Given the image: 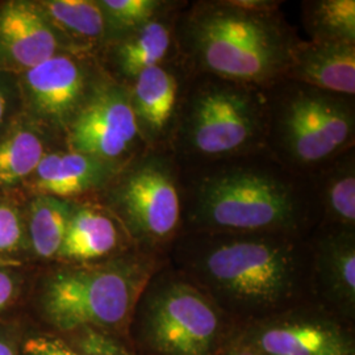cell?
Masks as SVG:
<instances>
[{
	"instance_id": "obj_11",
	"label": "cell",
	"mask_w": 355,
	"mask_h": 355,
	"mask_svg": "<svg viewBox=\"0 0 355 355\" xmlns=\"http://www.w3.org/2000/svg\"><path fill=\"white\" fill-rule=\"evenodd\" d=\"M262 355H354L350 324L316 303L302 305L237 331Z\"/></svg>"
},
{
	"instance_id": "obj_10",
	"label": "cell",
	"mask_w": 355,
	"mask_h": 355,
	"mask_svg": "<svg viewBox=\"0 0 355 355\" xmlns=\"http://www.w3.org/2000/svg\"><path fill=\"white\" fill-rule=\"evenodd\" d=\"M64 146L112 165H127L148 146L141 136L127 86L105 73L62 137Z\"/></svg>"
},
{
	"instance_id": "obj_19",
	"label": "cell",
	"mask_w": 355,
	"mask_h": 355,
	"mask_svg": "<svg viewBox=\"0 0 355 355\" xmlns=\"http://www.w3.org/2000/svg\"><path fill=\"white\" fill-rule=\"evenodd\" d=\"M53 135L20 111L0 133V196L23 190L44 155Z\"/></svg>"
},
{
	"instance_id": "obj_9",
	"label": "cell",
	"mask_w": 355,
	"mask_h": 355,
	"mask_svg": "<svg viewBox=\"0 0 355 355\" xmlns=\"http://www.w3.org/2000/svg\"><path fill=\"white\" fill-rule=\"evenodd\" d=\"M103 74L98 57L61 51L15 76L21 111L53 136L64 137Z\"/></svg>"
},
{
	"instance_id": "obj_24",
	"label": "cell",
	"mask_w": 355,
	"mask_h": 355,
	"mask_svg": "<svg viewBox=\"0 0 355 355\" xmlns=\"http://www.w3.org/2000/svg\"><path fill=\"white\" fill-rule=\"evenodd\" d=\"M108 28V42L150 23L182 4L179 0H98Z\"/></svg>"
},
{
	"instance_id": "obj_8",
	"label": "cell",
	"mask_w": 355,
	"mask_h": 355,
	"mask_svg": "<svg viewBox=\"0 0 355 355\" xmlns=\"http://www.w3.org/2000/svg\"><path fill=\"white\" fill-rule=\"evenodd\" d=\"M95 200L120 221L144 253L165 257L183 229L180 166L167 148H146Z\"/></svg>"
},
{
	"instance_id": "obj_4",
	"label": "cell",
	"mask_w": 355,
	"mask_h": 355,
	"mask_svg": "<svg viewBox=\"0 0 355 355\" xmlns=\"http://www.w3.org/2000/svg\"><path fill=\"white\" fill-rule=\"evenodd\" d=\"M165 259L135 249L96 263L48 265L31 290L35 318L58 336L92 328L128 341L141 292Z\"/></svg>"
},
{
	"instance_id": "obj_23",
	"label": "cell",
	"mask_w": 355,
	"mask_h": 355,
	"mask_svg": "<svg viewBox=\"0 0 355 355\" xmlns=\"http://www.w3.org/2000/svg\"><path fill=\"white\" fill-rule=\"evenodd\" d=\"M300 8L309 40L355 44L354 0H304Z\"/></svg>"
},
{
	"instance_id": "obj_22",
	"label": "cell",
	"mask_w": 355,
	"mask_h": 355,
	"mask_svg": "<svg viewBox=\"0 0 355 355\" xmlns=\"http://www.w3.org/2000/svg\"><path fill=\"white\" fill-rule=\"evenodd\" d=\"M74 202L53 196H31L26 207L28 253L35 261L48 266L57 261L66 230L73 214Z\"/></svg>"
},
{
	"instance_id": "obj_13",
	"label": "cell",
	"mask_w": 355,
	"mask_h": 355,
	"mask_svg": "<svg viewBox=\"0 0 355 355\" xmlns=\"http://www.w3.org/2000/svg\"><path fill=\"white\" fill-rule=\"evenodd\" d=\"M61 51L69 49L37 1L0 3V76H21Z\"/></svg>"
},
{
	"instance_id": "obj_20",
	"label": "cell",
	"mask_w": 355,
	"mask_h": 355,
	"mask_svg": "<svg viewBox=\"0 0 355 355\" xmlns=\"http://www.w3.org/2000/svg\"><path fill=\"white\" fill-rule=\"evenodd\" d=\"M37 4L69 51L99 58L110 36L98 0H38Z\"/></svg>"
},
{
	"instance_id": "obj_5",
	"label": "cell",
	"mask_w": 355,
	"mask_h": 355,
	"mask_svg": "<svg viewBox=\"0 0 355 355\" xmlns=\"http://www.w3.org/2000/svg\"><path fill=\"white\" fill-rule=\"evenodd\" d=\"M266 137L263 89L190 74L168 142L180 165L263 152Z\"/></svg>"
},
{
	"instance_id": "obj_6",
	"label": "cell",
	"mask_w": 355,
	"mask_h": 355,
	"mask_svg": "<svg viewBox=\"0 0 355 355\" xmlns=\"http://www.w3.org/2000/svg\"><path fill=\"white\" fill-rule=\"evenodd\" d=\"M239 328L167 261L141 292L128 329L137 355H223Z\"/></svg>"
},
{
	"instance_id": "obj_16",
	"label": "cell",
	"mask_w": 355,
	"mask_h": 355,
	"mask_svg": "<svg viewBox=\"0 0 355 355\" xmlns=\"http://www.w3.org/2000/svg\"><path fill=\"white\" fill-rule=\"evenodd\" d=\"M184 3L182 1L180 6L150 23L108 42L99 54L104 73L128 86L142 71L175 61V20Z\"/></svg>"
},
{
	"instance_id": "obj_25",
	"label": "cell",
	"mask_w": 355,
	"mask_h": 355,
	"mask_svg": "<svg viewBox=\"0 0 355 355\" xmlns=\"http://www.w3.org/2000/svg\"><path fill=\"white\" fill-rule=\"evenodd\" d=\"M28 253L24 207L11 196H0V258L19 259Z\"/></svg>"
},
{
	"instance_id": "obj_21",
	"label": "cell",
	"mask_w": 355,
	"mask_h": 355,
	"mask_svg": "<svg viewBox=\"0 0 355 355\" xmlns=\"http://www.w3.org/2000/svg\"><path fill=\"white\" fill-rule=\"evenodd\" d=\"M311 178L320 208L318 225L355 230V148Z\"/></svg>"
},
{
	"instance_id": "obj_28",
	"label": "cell",
	"mask_w": 355,
	"mask_h": 355,
	"mask_svg": "<svg viewBox=\"0 0 355 355\" xmlns=\"http://www.w3.org/2000/svg\"><path fill=\"white\" fill-rule=\"evenodd\" d=\"M21 355H85L62 340L45 330L26 329Z\"/></svg>"
},
{
	"instance_id": "obj_1",
	"label": "cell",
	"mask_w": 355,
	"mask_h": 355,
	"mask_svg": "<svg viewBox=\"0 0 355 355\" xmlns=\"http://www.w3.org/2000/svg\"><path fill=\"white\" fill-rule=\"evenodd\" d=\"M309 237L180 232L165 258L240 330L315 303Z\"/></svg>"
},
{
	"instance_id": "obj_17",
	"label": "cell",
	"mask_w": 355,
	"mask_h": 355,
	"mask_svg": "<svg viewBox=\"0 0 355 355\" xmlns=\"http://www.w3.org/2000/svg\"><path fill=\"white\" fill-rule=\"evenodd\" d=\"M135 249L120 221L98 200L87 199L74 202L64 243L54 263H96Z\"/></svg>"
},
{
	"instance_id": "obj_30",
	"label": "cell",
	"mask_w": 355,
	"mask_h": 355,
	"mask_svg": "<svg viewBox=\"0 0 355 355\" xmlns=\"http://www.w3.org/2000/svg\"><path fill=\"white\" fill-rule=\"evenodd\" d=\"M10 76H0V133L12 121L13 117L21 110H16V101L19 99V92L16 80L10 83L6 80Z\"/></svg>"
},
{
	"instance_id": "obj_32",
	"label": "cell",
	"mask_w": 355,
	"mask_h": 355,
	"mask_svg": "<svg viewBox=\"0 0 355 355\" xmlns=\"http://www.w3.org/2000/svg\"><path fill=\"white\" fill-rule=\"evenodd\" d=\"M223 355H262L254 350L253 347L245 345V343H239L236 338L234 341L229 345L228 349L224 352Z\"/></svg>"
},
{
	"instance_id": "obj_2",
	"label": "cell",
	"mask_w": 355,
	"mask_h": 355,
	"mask_svg": "<svg viewBox=\"0 0 355 355\" xmlns=\"http://www.w3.org/2000/svg\"><path fill=\"white\" fill-rule=\"evenodd\" d=\"M179 166L182 232L311 236L320 224L312 178L292 173L267 150Z\"/></svg>"
},
{
	"instance_id": "obj_12",
	"label": "cell",
	"mask_w": 355,
	"mask_h": 355,
	"mask_svg": "<svg viewBox=\"0 0 355 355\" xmlns=\"http://www.w3.org/2000/svg\"><path fill=\"white\" fill-rule=\"evenodd\" d=\"M309 245L315 303L350 324L355 316V230L318 225Z\"/></svg>"
},
{
	"instance_id": "obj_15",
	"label": "cell",
	"mask_w": 355,
	"mask_h": 355,
	"mask_svg": "<svg viewBox=\"0 0 355 355\" xmlns=\"http://www.w3.org/2000/svg\"><path fill=\"white\" fill-rule=\"evenodd\" d=\"M123 167L71 150L64 145L53 146L23 191L29 198L45 195L69 202L95 199Z\"/></svg>"
},
{
	"instance_id": "obj_3",
	"label": "cell",
	"mask_w": 355,
	"mask_h": 355,
	"mask_svg": "<svg viewBox=\"0 0 355 355\" xmlns=\"http://www.w3.org/2000/svg\"><path fill=\"white\" fill-rule=\"evenodd\" d=\"M178 57L190 74L266 89L283 79L300 40L284 15L243 11L230 0L186 1L175 20Z\"/></svg>"
},
{
	"instance_id": "obj_14",
	"label": "cell",
	"mask_w": 355,
	"mask_h": 355,
	"mask_svg": "<svg viewBox=\"0 0 355 355\" xmlns=\"http://www.w3.org/2000/svg\"><path fill=\"white\" fill-rule=\"evenodd\" d=\"M189 76L178 57L142 71L128 85L130 105L148 148L168 149Z\"/></svg>"
},
{
	"instance_id": "obj_33",
	"label": "cell",
	"mask_w": 355,
	"mask_h": 355,
	"mask_svg": "<svg viewBox=\"0 0 355 355\" xmlns=\"http://www.w3.org/2000/svg\"><path fill=\"white\" fill-rule=\"evenodd\" d=\"M0 261H3V258H0Z\"/></svg>"
},
{
	"instance_id": "obj_29",
	"label": "cell",
	"mask_w": 355,
	"mask_h": 355,
	"mask_svg": "<svg viewBox=\"0 0 355 355\" xmlns=\"http://www.w3.org/2000/svg\"><path fill=\"white\" fill-rule=\"evenodd\" d=\"M26 329L16 318H0V355H21Z\"/></svg>"
},
{
	"instance_id": "obj_18",
	"label": "cell",
	"mask_w": 355,
	"mask_h": 355,
	"mask_svg": "<svg viewBox=\"0 0 355 355\" xmlns=\"http://www.w3.org/2000/svg\"><path fill=\"white\" fill-rule=\"evenodd\" d=\"M283 79L355 96V44L299 40Z\"/></svg>"
},
{
	"instance_id": "obj_26",
	"label": "cell",
	"mask_w": 355,
	"mask_h": 355,
	"mask_svg": "<svg viewBox=\"0 0 355 355\" xmlns=\"http://www.w3.org/2000/svg\"><path fill=\"white\" fill-rule=\"evenodd\" d=\"M60 337L85 355H137L128 341L102 330L83 328Z\"/></svg>"
},
{
	"instance_id": "obj_31",
	"label": "cell",
	"mask_w": 355,
	"mask_h": 355,
	"mask_svg": "<svg viewBox=\"0 0 355 355\" xmlns=\"http://www.w3.org/2000/svg\"><path fill=\"white\" fill-rule=\"evenodd\" d=\"M230 3L243 11L255 13L279 12L282 4H284V1L275 0H230Z\"/></svg>"
},
{
	"instance_id": "obj_27",
	"label": "cell",
	"mask_w": 355,
	"mask_h": 355,
	"mask_svg": "<svg viewBox=\"0 0 355 355\" xmlns=\"http://www.w3.org/2000/svg\"><path fill=\"white\" fill-rule=\"evenodd\" d=\"M26 282V267L21 259L0 261V318H6L19 304Z\"/></svg>"
},
{
	"instance_id": "obj_7",
	"label": "cell",
	"mask_w": 355,
	"mask_h": 355,
	"mask_svg": "<svg viewBox=\"0 0 355 355\" xmlns=\"http://www.w3.org/2000/svg\"><path fill=\"white\" fill-rule=\"evenodd\" d=\"M263 94L267 152L292 173L311 178L355 148V96L286 79Z\"/></svg>"
}]
</instances>
